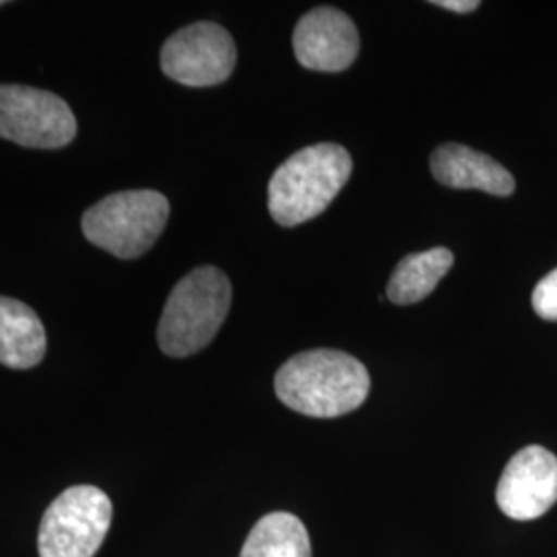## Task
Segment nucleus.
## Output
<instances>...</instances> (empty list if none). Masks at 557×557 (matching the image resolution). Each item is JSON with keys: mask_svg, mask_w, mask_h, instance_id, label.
<instances>
[{"mask_svg": "<svg viewBox=\"0 0 557 557\" xmlns=\"http://www.w3.org/2000/svg\"><path fill=\"white\" fill-rule=\"evenodd\" d=\"M77 135L69 103L44 89L0 85V137L32 149H59Z\"/></svg>", "mask_w": 557, "mask_h": 557, "instance_id": "nucleus-6", "label": "nucleus"}, {"mask_svg": "<svg viewBox=\"0 0 557 557\" xmlns=\"http://www.w3.org/2000/svg\"><path fill=\"white\" fill-rule=\"evenodd\" d=\"M236 44L215 23H195L176 32L161 48V71L186 87H213L234 73Z\"/></svg>", "mask_w": 557, "mask_h": 557, "instance_id": "nucleus-7", "label": "nucleus"}, {"mask_svg": "<svg viewBox=\"0 0 557 557\" xmlns=\"http://www.w3.org/2000/svg\"><path fill=\"white\" fill-rule=\"evenodd\" d=\"M455 255L448 248H432L400 260L386 285V298L398 306L428 298L442 277L453 269Z\"/></svg>", "mask_w": 557, "mask_h": 557, "instance_id": "nucleus-12", "label": "nucleus"}, {"mask_svg": "<svg viewBox=\"0 0 557 557\" xmlns=\"http://www.w3.org/2000/svg\"><path fill=\"white\" fill-rule=\"evenodd\" d=\"M239 557H312V543L296 515L271 512L255 524Z\"/></svg>", "mask_w": 557, "mask_h": 557, "instance_id": "nucleus-13", "label": "nucleus"}, {"mask_svg": "<svg viewBox=\"0 0 557 557\" xmlns=\"http://www.w3.org/2000/svg\"><path fill=\"white\" fill-rule=\"evenodd\" d=\"M2 4H4V2H2V0H0V7H2Z\"/></svg>", "mask_w": 557, "mask_h": 557, "instance_id": "nucleus-16", "label": "nucleus"}, {"mask_svg": "<svg viewBox=\"0 0 557 557\" xmlns=\"http://www.w3.org/2000/svg\"><path fill=\"white\" fill-rule=\"evenodd\" d=\"M168 218L170 202L158 190H124L87 209L81 225L94 246L131 260L158 242Z\"/></svg>", "mask_w": 557, "mask_h": 557, "instance_id": "nucleus-4", "label": "nucleus"}, {"mask_svg": "<svg viewBox=\"0 0 557 557\" xmlns=\"http://www.w3.org/2000/svg\"><path fill=\"white\" fill-rule=\"evenodd\" d=\"M430 168L434 178L448 188L481 190L494 197H510L517 188L512 174L498 161L457 143L438 147L432 153Z\"/></svg>", "mask_w": 557, "mask_h": 557, "instance_id": "nucleus-10", "label": "nucleus"}, {"mask_svg": "<svg viewBox=\"0 0 557 557\" xmlns=\"http://www.w3.org/2000/svg\"><path fill=\"white\" fill-rule=\"evenodd\" d=\"M354 161L345 147L319 143L283 161L269 182V211L283 227L314 220L351 178Z\"/></svg>", "mask_w": 557, "mask_h": 557, "instance_id": "nucleus-2", "label": "nucleus"}, {"mask_svg": "<svg viewBox=\"0 0 557 557\" xmlns=\"http://www.w3.org/2000/svg\"><path fill=\"white\" fill-rule=\"evenodd\" d=\"M46 354L40 317L20 299L0 296V363L13 370L38 366Z\"/></svg>", "mask_w": 557, "mask_h": 557, "instance_id": "nucleus-11", "label": "nucleus"}, {"mask_svg": "<svg viewBox=\"0 0 557 557\" xmlns=\"http://www.w3.org/2000/svg\"><path fill=\"white\" fill-rule=\"evenodd\" d=\"M370 374L359 359L314 349L287 359L275 376L278 400L308 418H341L359 409L370 395Z\"/></svg>", "mask_w": 557, "mask_h": 557, "instance_id": "nucleus-1", "label": "nucleus"}, {"mask_svg": "<svg viewBox=\"0 0 557 557\" xmlns=\"http://www.w3.org/2000/svg\"><path fill=\"white\" fill-rule=\"evenodd\" d=\"M496 502L512 520L547 515L557 502L556 455L537 444L518 450L499 478Z\"/></svg>", "mask_w": 557, "mask_h": 557, "instance_id": "nucleus-8", "label": "nucleus"}, {"mask_svg": "<svg viewBox=\"0 0 557 557\" xmlns=\"http://www.w3.org/2000/svg\"><path fill=\"white\" fill-rule=\"evenodd\" d=\"M434 4L442 9H448L453 13H473L475 9H479L478 0H436Z\"/></svg>", "mask_w": 557, "mask_h": 557, "instance_id": "nucleus-15", "label": "nucleus"}, {"mask_svg": "<svg viewBox=\"0 0 557 557\" xmlns=\"http://www.w3.org/2000/svg\"><path fill=\"white\" fill-rule=\"evenodd\" d=\"M232 306V283L218 267H200L180 281L165 301L158 343L170 358H188L218 335Z\"/></svg>", "mask_w": 557, "mask_h": 557, "instance_id": "nucleus-3", "label": "nucleus"}, {"mask_svg": "<svg viewBox=\"0 0 557 557\" xmlns=\"http://www.w3.org/2000/svg\"><path fill=\"white\" fill-rule=\"evenodd\" d=\"M533 310L541 319L557 322V269L541 278L533 289Z\"/></svg>", "mask_w": 557, "mask_h": 557, "instance_id": "nucleus-14", "label": "nucleus"}, {"mask_svg": "<svg viewBox=\"0 0 557 557\" xmlns=\"http://www.w3.org/2000/svg\"><path fill=\"white\" fill-rule=\"evenodd\" d=\"M112 502L94 485L69 487L44 512L40 557H94L112 524Z\"/></svg>", "mask_w": 557, "mask_h": 557, "instance_id": "nucleus-5", "label": "nucleus"}, {"mask_svg": "<svg viewBox=\"0 0 557 557\" xmlns=\"http://www.w3.org/2000/svg\"><path fill=\"white\" fill-rule=\"evenodd\" d=\"M294 52L304 69L341 73L358 59V29L338 9L320 7L298 21Z\"/></svg>", "mask_w": 557, "mask_h": 557, "instance_id": "nucleus-9", "label": "nucleus"}]
</instances>
